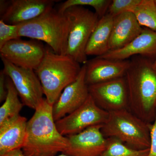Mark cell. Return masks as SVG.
Instances as JSON below:
<instances>
[{
  "instance_id": "8992f818",
  "label": "cell",
  "mask_w": 156,
  "mask_h": 156,
  "mask_svg": "<svg viewBox=\"0 0 156 156\" xmlns=\"http://www.w3.org/2000/svg\"><path fill=\"white\" fill-rule=\"evenodd\" d=\"M69 22L66 55L80 64L87 60L86 49L99 18L95 12L83 6H74L64 12Z\"/></svg>"
},
{
  "instance_id": "7a4b0ae2",
  "label": "cell",
  "mask_w": 156,
  "mask_h": 156,
  "mask_svg": "<svg viewBox=\"0 0 156 156\" xmlns=\"http://www.w3.org/2000/svg\"><path fill=\"white\" fill-rule=\"evenodd\" d=\"M53 106L44 98L27 121L26 138L22 150L26 156H55L68 147L67 137L56 128Z\"/></svg>"
},
{
  "instance_id": "ba28073f",
  "label": "cell",
  "mask_w": 156,
  "mask_h": 156,
  "mask_svg": "<svg viewBox=\"0 0 156 156\" xmlns=\"http://www.w3.org/2000/svg\"><path fill=\"white\" fill-rule=\"evenodd\" d=\"M109 115V112L98 106L89 95L83 105L56 121V128L64 136L77 134L91 126L103 125Z\"/></svg>"
},
{
  "instance_id": "cb8c5ba5",
  "label": "cell",
  "mask_w": 156,
  "mask_h": 156,
  "mask_svg": "<svg viewBox=\"0 0 156 156\" xmlns=\"http://www.w3.org/2000/svg\"><path fill=\"white\" fill-rule=\"evenodd\" d=\"M20 38L18 26L8 24L0 20V49L8 42Z\"/></svg>"
},
{
  "instance_id": "52a82bcc",
  "label": "cell",
  "mask_w": 156,
  "mask_h": 156,
  "mask_svg": "<svg viewBox=\"0 0 156 156\" xmlns=\"http://www.w3.org/2000/svg\"><path fill=\"white\" fill-rule=\"evenodd\" d=\"M5 74L14 84L23 105L35 110L44 100V91L34 70L14 65L1 57Z\"/></svg>"
},
{
  "instance_id": "5b68a950",
  "label": "cell",
  "mask_w": 156,
  "mask_h": 156,
  "mask_svg": "<svg viewBox=\"0 0 156 156\" xmlns=\"http://www.w3.org/2000/svg\"><path fill=\"white\" fill-rule=\"evenodd\" d=\"M101 131L105 138L115 137L131 148L138 150L149 149L150 126L128 109L109 112Z\"/></svg>"
},
{
  "instance_id": "4dcf8cb0",
  "label": "cell",
  "mask_w": 156,
  "mask_h": 156,
  "mask_svg": "<svg viewBox=\"0 0 156 156\" xmlns=\"http://www.w3.org/2000/svg\"><path fill=\"white\" fill-rule=\"evenodd\" d=\"M155 2L156 3V0H155Z\"/></svg>"
},
{
  "instance_id": "83f0119b",
  "label": "cell",
  "mask_w": 156,
  "mask_h": 156,
  "mask_svg": "<svg viewBox=\"0 0 156 156\" xmlns=\"http://www.w3.org/2000/svg\"><path fill=\"white\" fill-rule=\"evenodd\" d=\"M9 1L6 0H1L0 1V16L2 15L6 9L8 8L9 5Z\"/></svg>"
},
{
  "instance_id": "f1b7e54d",
  "label": "cell",
  "mask_w": 156,
  "mask_h": 156,
  "mask_svg": "<svg viewBox=\"0 0 156 156\" xmlns=\"http://www.w3.org/2000/svg\"><path fill=\"white\" fill-rule=\"evenodd\" d=\"M153 67L154 69L156 71V58L155 61L153 63Z\"/></svg>"
},
{
  "instance_id": "44dd1931",
  "label": "cell",
  "mask_w": 156,
  "mask_h": 156,
  "mask_svg": "<svg viewBox=\"0 0 156 156\" xmlns=\"http://www.w3.org/2000/svg\"><path fill=\"white\" fill-rule=\"evenodd\" d=\"M107 139L105 150L100 156H148L150 148L138 150L131 148L115 137Z\"/></svg>"
},
{
  "instance_id": "30bf717a",
  "label": "cell",
  "mask_w": 156,
  "mask_h": 156,
  "mask_svg": "<svg viewBox=\"0 0 156 156\" xmlns=\"http://www.w3.org/2000/svg\"><path fill=\"white\" fill-rule=\"evenodd\" d=\"M89 95L98 106L108 112L129 109V94L125 77L89 86Z\"/></svg>"
},
{
  "instance_id": "7c38bea8",
  "label": "cell",
  "mask_w": 156,
  "mask_h": 156,
  "mask_svg": "<svg viewBox=\"0 0 156 156\" xmlns=\"http://www.w3.org/2000/svg\"><path fill=\"white\" fill-rule=\"evenodd\" d=\"M102 126H91L77 134L66 136L69 145L62 154L70 156H100L107 145V139L101 131Z\"/></svg>"
},
{
  "instance_id": "7402d4cb",
  "label": "cell",
  "mask_w": 156,
  "mask_h": 156,
  "mask_svg": "<svg viewBox=\"0 0 156 156\" xmlns=\"http://www.w3.org/2000/svg\"><path fill=\"white\" fill-rule=\"evenodd\" d=\"M111 2V0H67L60 4L57 9L60 13H64L68 9L74 6H90L95 9V13L100 19L107 13Z\"/></svg>"
},
{
  "instance_id": "4fadbf2b",
  "label": "cell",
  "mask_w": 156,
  "mask_h": 156,
  "mask_svg": "<svg viewBox=\"0 0 156 156\" xmlns=\"http://www.w3.org/2000/svg\"><path fill=\"white\" fill-rule=\"evenodd\" d=\"M55 0H11L1 20L9 24L19 25L37 18L53 8Z\"/></svg>"
},
{
  "instance_id": "484cf974",
  "label": "cell",
  "mask_w": 156,
  "mask_h": 156,
  "mask_svg": "<svg viewBox=\"0 0 156 156\" xmlns=\"http://www.w3.org/2000/svg\"><path fill=\"white\" fill-rule=\"evenodd\" d=\"M7 94V75L2 70L0 72V102L5 100Z\"/></svg>"
},
{
  "instance_id": "f546056e",
  "label": "cell",
  "mask_w": 156,
  "mask_h": 156,
  "mask_svg": "<svg viewBox=\"0 0 156 156\" xmlns=\"http://www.w3.org/2000/svg\"><path fill=\"white\" fill-rule=\"evenodd\" d=\"M70 156L69 155H67L65 154L62 153L61 154L59 155L58 156Z\"/></svg>"
},
{
  "instance_id": "6da1fadb",
  "label": "cell",
  "mask_w": 156,
  "mask_h": 156,
  "mask_svg": "<svg viewBox=\"0 0 156 156\" xmlns=\"http://www.w3.org/2000/svg\"><path fill=\"white\" fill-rule=\"evenodd\" d=\"M125 76L131 112L148 123L156 114V71L146 57L134 56Z\"/></svg>"
},
{
  "instance_id": "e0dca14e",
  "label": "cell",
  "mask_w": 156,
  "mask_h": 156,
  "mask_svg": "<svg viewBox=\"0 0 156 156\" xmlns=\"http://www.w3.org/2000/svg\"><path fill=\"white\" fill-rule=\"evenodd\" d=\"M27 119L19 116L0 125V156L22 149L27 134Z\"/></svg>"
},
{
  "instance_id": "9a60e30c",
  "label": "cell",
  "mask_w": 156,
  "mask_h": 156,
  "mask_svg": "<svg viewBox=\"0 0 156 156\" xmlns=\"http://www.w3.org/2000/svg\"><path fill=\"white\" fill-rule=\"evenodd\" d=\"M156 54V31L145 27L138 36L125 47L118 50H110L99 57L124 60L134 56L149 57Z\"/></svg>"
},
{
  "instance_id": "ac0fdd59",
  "label": "cell",
  "mask_w": 156,
  "mask_h": 156,
  "mask_svg": "<svg viewBox=\"0 0 156 156\" xmlns=\"http://www.w3.org/2000/svg\"><path fill=\"white\" fill-rule=\"evenodd\" d=\"M113 18L106 14L98 20L89 39L86 49L88 56L99 57L109 51V42Z\"/></svg>"
},
{
  "instance_id": "4316f807",
  "label": "cell",
  "mask_w": 156,
  "mask_h": 156,
  "mask_svg": "<svg viewBox=\"0 0 156 156\" xmlns=\"http://www.w3.org/2000/svg\"><path fill=\"white\" fill-rule=\"evenodd\" d=\"M1 156H26L23 153L21 149L14 150V151L9 152L8 153L5 154Z\"/></svg>"
},
{
  "instance_id": "2e32d148",
  "label": "cell",
  "mask_w": 156,
  "mask_h": 156,
  "mask_svg": "<svg viewBox=\"0 0 156 156\" xmlns=\"http://www.w3.org/2000/svg\"><path fill=\"white\" fill-rule=\"evenodd\" d=\"M143 29L132 12H126L114 17L109 51L125 47L138 36Z\"/></svg>"
},
{
  "instance_id": "ffe728a7",
  "label": "cell",
  "mask_w": 156,
  "mask_h": 156,
  "mask_svg": "<svg viewBox=\"0 0 156 156\" xmlns=\"http://www.w3.org/2000/svg\"><path fill=\"white\" fill-rule=\"evenodd\" d=\"M140 25L156 31V3L155 0H141L132 11Z\"/></svg>"
},
{
  "instance_id": "d4e9b609",
  "label": "cell",
  "mask_w": 156,
  "mask_h": 156,
  "mask_svg": "<svg viewBox=\"0 0 156 156\" xmlns=\"http://www.w3.org/2000/svg\"><path fill=\"white\" fill-rule=\"evenodd\" d=\"M151 146L148 156H156V114L153 124L150 126Z\"/></svg>"
},
{
  "instance_id": "5bb4252c",
  "label": "cell",
  "mask_w": 156,
  "mask_h": 156,
  "mask_svg": "<svg viewBox=\"0 0 156 156\" xmlns=\"http://www.w3.org/2000/svg\"><path fill=\"white\" fill-rule=\"evenodd\" d=\"M130 62L99 57L89 60L85 64L86 83L89 86L125 77Z\"/></svg>"
},
{
  "instance_id": "8fae6325",
  "label": "cell",
  "mask_w": 156,
  "mask_h": 156,
  "mask_svg": "<svg viewBox=\"0 0 156 156\" xmlns=\"http://www.w3.org/2000/svg\"><path fill=\"white\" fill-rule=\"evenodd\" d=\"M86 66L83 65L77 78L65 88L53 106L56 122L75 111L83 104L89 95V86L85 79Z\"/></svg>"
},
{
  "instance_id": "9c48e42d",
  "label": "cell",
  "mask_w": 156,
  "mask_h": 156,
  "mask_svg": "<svg viewBox=\"0 0 156 156\" xmlns=\"http://www.w3.org/2000/svg\"><path fill=\"white\" fill-rule=\"evenodd\" d=\"M46 48L35 40H12L0 49V56L16 66L35 70L44 56Z\"/></svg>"
},
{
  "instance_id": "277c9868",
  "label": "cell",
  "mask_w": 156,
  "mask_h": 156,
  "mask_svg": "<svg viewBox=\"0 0 156 156\" xmlns=\"http://www.w3.org/2000/svg\"><path fill=\"white\" fill-rule=\"evenodd\" d=\"M17 26L20 37L42 41L56 54L66 55L69 22L65 13L53 8L37 18Z\"/></svg>"
},
{
  "instance_id": "d6986e66",
  "label": "cell",
  "mask_w": 156,
  "mask_h": 156,
  "mask_svg": "<svg viewBox=\"0 0 156 156\" xmlns=\"http://www.w3.org/2000/svg\"><path fill=\"white\" fill-rule=\"evenodd\" d=\"M8 94L0 108V125L20 115L23 104L19 100V95L11 79L7 76Z\"/></svg>"
},
{
  "instance_id": "603a6c76",
  "label": "cell",
  "mask_w": 156,
  "mask_h": 156,
  "mask_svg": "<svg viewBox=\"0 0 156 156\" xmlns=\"http://www.w3.org/2000/svg\"><path fill=\"white\" fill-rule=\"evenodd\" d=\"M140 1L141 0H112L107 14L114 17L126 12H132Z\"/></svg>"
},
{
  "instance_id": "3957f363",
  "label": "cell",
  "mask_w": 156,
  "mask_h": 156,
  "mask_svg": "<svg viewBox=\"0 0 156 156\" xmlns=\"http://www.w3.org/2000/svg\"><path fill=\"white\" fill-rule=\"evenodd\" d=\"M80 64L67 55L46 48L44 58L34 71L48 103L53 105L65 88L75 80L82 68Z\"/></svg>"
}]
</instances>
